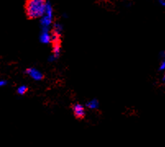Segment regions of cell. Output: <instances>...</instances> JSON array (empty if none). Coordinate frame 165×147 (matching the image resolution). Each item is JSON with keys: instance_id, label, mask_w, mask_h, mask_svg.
Segmentation results:
<instances>
[{"instance_id": "obj_9", "label": "cell", "mask_w": 165, "mask_h": 147, "mask_svg": "<svg viewBox=\"0 0 165 147\" xmlns=\"http://www.w3.org/2000/svg\"><path fill=\"white\" fill-rule=\"evenodd\" d=\"M27 91H28V88L26 86H25V85H21V86H20L18 88H17V92L19 94V95L22 96L24 94H26V92H27Z\"/></svg>"}, {"instance_id": "obj_5", "label": "cell", "mask_w": 165, "mask_h": 147, "mask_svg": "<svg viewBox=\"0 0 165 147\" xmlns=\"http://www.w3.org/2000/svg\"><path fill=\"white\" fill-rule=\"evenodd\" d=\"M52 18H50L49 16L44 15L41 17V20H40V23H41L42 27H50V26L52 23Z\"/></svg>"}, {"instance_id": "obj_14", "label": "cell", "mask_w": 165, "mask_h": 147, "mask_svg": "<svg viewBox=\"0 0 165 147\" xmlns=\"http://www.w3.org/2000/svg\"><path fill=\"white\" fill-rule=\"evenodd\" d=\"M164 77H165V75H164Z\"/></svg>"}, {"instance_id": "obj_10", "label": "cell", "mask_w": 165, "mask_h": 147, "mask_svg": "<svg viewBox=\"0 0 165 147\" xmlns=\"http://www.w3.org/2000/svg\"><path fill=\"white\" fill-rule=\"evenodd\" d=\"M7 84V82L6 81V80H0V88L6 86Z\"/></svg>"}, {"instance_id": "obj_1", "label": "cell", "mask_w": 165, "mask_h": 147, "mask_svg": "<svg viewBox=\"0 0 165 147\" xmlns=\"http://www.w3.org/2000/svg\"><path fill=\"white\" fill-rule=\"evenodd\" d=\"M47 2L45 0H27L25 11L28 19L41 18L45 13Z\"/></svg>"}, {"instance_id": "obj_8", "label": "cell", "mask_w": 165, "mask_h": 147, "mask_svg": "<svg viewBox=\"0 0 165 147\" xmlns=\"http://www.w3.org/2000/svg\"><path fill=\"white\" fill-rule=\"evenodd\" d=\"M45 15L53 19V9L51 5H50V3H47V5H46V9H45Z\"/></svg>"}, {"instance_id": "obj_2", "label": "cell", "mask_w": 165, "mask_h": 147, "mask_svg": "<svg viewBox=\"0 0 165 147\" xmlns=\"http://www.w3.org/2000/svg\"><path fill=\"white\" fill-rule=\"evenodd\" d=\"M72 111L75 117L78 119H82L85 116V110L84 106L80 104H74L72 105Z\"/></svg>"}, {"instance_id": "obj_7", "label": "cell", "mask_w": 165, "mask_h": 147, "mask_svg": "<svg viewBox=\"0 0 165 147\" xmlns=\"http://www.w3.org/2000/svg\"><path fill=\"white\" fill-rule=\"evenodd\" d=\"M85 105H86V107H88L90 110H95V109L99 108V101L96 99H93V100L88 101L85 104Z\"/></svg>"}, {"instance_id": "obj_4", "label": "cell", "mask_w": 165, "mask_h": 147, "mask_svg": "<svg viewBox=\"0 0 165 147\" xmlns=\"http://www.w3.org/2000/svg\"><path fill=\"white\" fill-rule=\"evenodd\" d=\"M40 41L43 43H50L51 42V35L49 32H46V31H42V34L40 35Z\"/></svg>"}, {"instance_id": "obj_12", "label": "cell", "mask_w": 165, "mask_h": 147, "mask_svg": "<svg viewBox=\"0 0 165 147\" xmlns=\"http://www.w3.org/2000/svg\"><path fill=\"white\" fill-rule=\"evenodd\" d=\"M160 3L163 6H165V0H160Z\"/></svg>"}, {"instance_id": "obj_11", "label": "cell", "mask_w": 165, "mask_h": 147, "mask_svg": "<svg viewBox=\"0 0 165 147\" xmlns=\"http://www.w3.org/2000/svg\"><path fill=\"white\" fill-rule=\"evenodd\" d=\"M159 70H165V60H163V61L161 62V65H160V67H159Z\"/></svg>"}, {"instance_id": "obj_3", "label": "cell", "mask_w": 165, "mask_h": 147, "mask_svg": "<svg viewBox=\"0 0 165 147\" xmlns=\"http://www.w3.org/2000/svg\"><path fill=\"white\" fill-rule=\"evenodd\" d=\"M26 74L31 76V78H32L33 80H36V81H40L42 80L44 78V75L39 71L38 70L35 69V68H29L26 70Z\"/></svg>"}, {"instance_id": "obj_6", "label": "cell", "mask_w": 165, "mask_h": 147, "mask_svg": "<svg viewBox=\"0 0 165 147\" xmlns=\"http://www.w3.org/2000/svg\"><path fill=\"white\" fill-rule=\"evenodd\" d=\"M60 51H61V46H60V43H53V56H54L55 58H58L60 56Z\"/></svg>"}, {"instance_id": "obj_13", "label": "cell", "mask_w": 165, "mask_h": 147, "mask_svg": "<svg viewBox=\"0 0 165 147\" xmlns=\"http://www.w3.org/2000/svg\"><path fill=\"white\" fill-rule=\"evenodd\" d=\"M163 81H164V83H165V77H164V79H163Z\"/></svg>"}]
</instances>
